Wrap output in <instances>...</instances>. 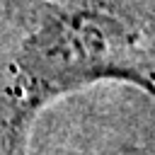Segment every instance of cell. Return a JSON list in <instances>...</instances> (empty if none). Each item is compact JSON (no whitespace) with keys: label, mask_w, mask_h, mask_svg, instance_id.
I'll list each match as a JSON object with an SVG mask.
<instances>
[{"label":"cell","mask_w":155,"mask_h":155,"mask_svg":"<svg viewBox=\"0 0 155 155\" xmlns=\"http://www.w3.org/2000/svg\"><path fill=\"white\" fill-rule=\"evenodd\" d=\"M102 78L131 80L155 94V44L111 15L78 12L51 22L19 58L15 128H24L46 99Z\"/></svg>","instance_id":"obj_1"}]
</instances>
